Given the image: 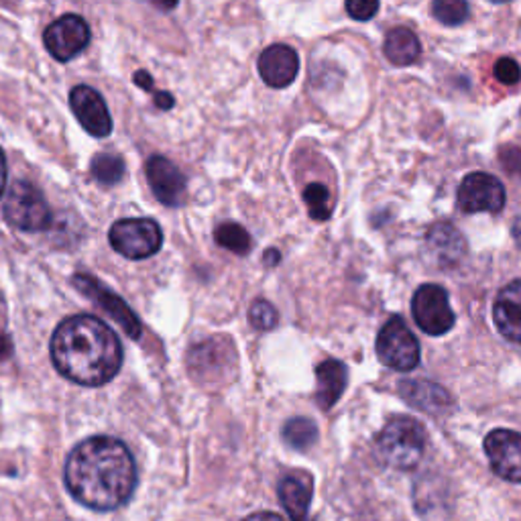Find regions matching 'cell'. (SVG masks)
<instances>
[{
    "label": "cell",
    "mask_w": 521,
    "mask_h": 521,
    "mask_svg": "<svg viewBox=\"0 0 521 521\" xmlns=\"http://www.w3.org/2000/svg\"><path fill=\"white\" fill-rule=\"evenodd\" d=\"M149 186L157 200L165 206H180L186 198V178L170 159L154 155L145 167Z\"/></svg>",
    "instance_id": "cell-14"
},
{
    "label": "cell",
    "mask_w": 521,
    "mask_h": 521,
    "mask_svg": "<svg viewBox=\"0 0 521 521\" xmlns=\"http://www.w3.org/2000/svg\"><path fill=\"white\" fill-rule=\"evenodd\" d=\"M377 11H379V3H377V0H349L347 3V13L355 21L373 19Z\"/></svg>",
    "instance_id": "cell-29"
},
{
    "label": "cell",
    "mask_w": 521,
    "mask_h": 521,
    "mask_svg": "<svg viewBox=\"0 0 521 521\" xmlns=\"http://www.w3.org/2000/svg\"><path fill=\"white\" fill-rule=\"evenodd\" d=\"M43 43L55 60L70 61L90 43V27L79 14H66L45 29Z\"/></svg>",
    "instance_id": "cell-10"
},
{
    "label": "cell",
    "mask_w": 521,
    "mask_h": 521,
    "mask_svg": "<svg viewBox=\"0 0 521 521\" xmlns=\"http://www.w3.org/2000/svg\"><path fill=\"white\" fill-rule=\"evenodd\" d=\"M426 440V428L418 420L402 415V418L391 420L377 436V452L387 467L412 470L422 461Z\"/></svg>",
    "instance_id": "cell-3"
},
{
    "label": "cell",
    "mask_w": 521,
    "mask_h": 521,
    "mask_svg": "<svg viewBox=\"0 0 521 521\" xmlns=\"http://www.w3.org/2000/svg\"><path fill=\"white\" fill-rule=\"evenodd\" d=\"M11 355H13V342L9 339V334L0 330V360L11 358Z\"/></svg>",
    "instance_id": "cell-30"
},
{
    "label": "cell",
    "mask_w": 521,
    "mask_h": 521,
    "mask_svg": "<svg viewBox=\"0 0 521 521\" xmlns=\"http://www.w3.org/2000/svg\"><path fill=\"white\" fill-rule=\"evenodd\" d=\"M243 521H284L279 516H275V513H267V511H261V513H253V516H248L245 517Z\"/></svg>",
    "instance_id": "cell-34"
},
{
    "label": "cell",
    "mask_w": 521,
    "mask_h": 521,
    "mask_svg": "<svg viewBox=\"0 0 521 521\" xmlns=\"http://www.w3.org/2000/svg\"><path fill=\"white\" fill-rule=\"evenodd\" d=\"M493 318L503 339L521 344V279L505 285L497 295Z\"/></svg>",
    "instance_id": "cell-18"
},
{
    "label": "cell",
    "mask_w": 521,
    "mask_h": 521,
    "mask_svg": "<svg viewBox=\"0 0 521 521\" xmlns=\"http://www.w3.org/2000/svg\"><path fill=\"white\" fill-rule=\"evenodd\" d=\"M485 454L497 477L521 483V434L513 430H493L485 438Z\"/></svg>",
    "instance_id": "cell-11"
},
{
    "label": "cell",
    "mask_w": 521,
    "mask_h": 521,
    "mask_svg": "<svg viewBox=\"0 0 521 521\" xmlns=\"http://www.w3.org/2000/svg\"><path fill=\"white\" fill-rule=\"evenodd\" d=\"M6 175H9V170H6V157H5V154H3V149H0V196L5 194Z\"/></svg>",
    "instance_id": "cell-33"
},
{
    "label": "cell",
    "mask_w": 521,
    "mask_h": 521,
    "mask_svg": "<svg viewBox=\"0 0 521 521\" xmlns=\"http://www.w3.org/2000/svg\"><path fill=\"white\" fill-rule=\"evenodd\" d=\"M432 13L434 17L448 27H456L469 17V5L464 0H436L432 5Z\"/></svg>",
    "instance_id": "cell-26"
},
{
    "label": "cell",
    "mask_w": 521,
    "mask_h": 521,
    "mask_svg": "<svg viewBox=\"0 0 521 521\" xmlns=\"http://www.w3.org/2000/svg\"><path fill=\"white\" fill-rule=\"evenodd\" d=\"M63 480L76 501L94 511H115L137 487V464L128 446L112 436H94L68 454Z\"/></svg>",
    "instance_id": "cell-1"
},
{
    "label": "cell",
    "mask_w": 521,
    "mask_h": 521,
    "mask_svg": "<svg viewBox=\"0 0 521 521\" xmlns=\"http://www.w3.org/2000/svg\"><path fill=\"white\" fill-rule=\"evenodd\" d=\"M277 261H279V253L277 251L265 253V263H267V265H277Z\"/></svg>",
    "instance_id": "cell-36"
},
{
    "label": "cell",
    "mask_w": 521,
    "mask_h": 521,
    "mask_svg": "<svg viewBox=\"0 0 521 521\" xmlns=\"http://www.w3.org/2000/svg\"><path fill=\"white\" fill-rule=\"evenodd\" d=\"M511 235H513V238H516L517 247L521 248V216H519V219H516V222L511 224Z\"/></svg>",
    "instance_id": "cell-35"
},
{
    "label": "cell",
    "mask_w": 521,
    "mask_h": 521,
    "mask_svg": "<svg viewBox=\"0 0 521 521\" xmlns=\"http://www.w3.org/2000/svg\"><path fill=\"white\" fill-rule=\"evenodd\" d=\"M385 58H387L397 68H407L420 60L422 47L420 39L407 27H395L391 29L387 37H385L383 45Z\"/></svg>",
    "instance_id": "cell-21"
},
{
    "label": "cell",
    "mask_w": 521,
    "mask_h": 521,
    "mask_svg": "<svg viewBox=\"0 0 521 521\" xmlns=\"http://www.w3.org/2000/svg\"><path fill=\"white\" fill-rule=\"evenodd\" d=\"M108 240L118 255L141 261L159 253L163 245V232L151 219H123L112 224Z\"/></svg>",
    "instance_id": "cell-5"
},
{
    "label": "cell",
    "mask_w": 521,
    "mask_h": 521,
    "mask_svg": "<svg viewBox=\"0 0 521 521\" xmlns=\"http://www.w3.org/2000/svg\"><path fill=\"white\" fill-rule=\"evenodd\" d=\"M456 204L464 214H499L505 206V188L491 173H469L461 181Z\"/></svg>",
    "instance_id": "cell-9"
},
{
    "label": "cell",
    "mask_w": 521,
    "mask_h": 521,
    "mask_svg": "<svg viewBox=\"0 0 521 521\" xmlns=\"http://www.w3.org/2000/svg\"><path fill=\"white\" fill-rule=\"evenodd\" d=\"M412 314L415 324L430 336H442L454 326V312L451 310L448 293L436 284L420 285L415 290Z\"/></svg>",
    "instance_id": "cell-8"
},
{
    "label": "cell",
    "mask_w": 521,
    "mask_h": 521,
    "mask_svg": "<svg viewBox=\"0 0 521 521\" xmlns=\"http://www.w3.org/2000/svg\"><path fill=\"white\" fill-rule=\"evenodd\" d=\"M277 495L292 521H308L312 495H314V479L306 470L287 472L279 480Z\"/></svg>",
    "instance_id": "cell-15"
},
{
    "label": "cell",
    "mask_w": 521,
    "mask_h": 521,
    "mask_svg": "<svg viewBox=\"0 0 521 521\" xmlns=\"http://www.w3.org/2000/svg\"><path fill=\"white\" fill-rule=\"evenodd\" d=\"M300 71V58L287 45H271L259 58V74L271 88L290 86Z\"/></svg>",
    "instance_id": "cell-16"
},
{
    "label": "cell",
    "mask_w": 521,
    "mask_h": 521,
    "mask_svg": "<svg viewBox=\"0 0 521 521\" xmlns=\"http://www.w3.org/2000/svg\"><path fill=\"white\" fill-rule=\"evenodd\" d=\"M316 402L322 410H330V407L342 397L344 389L349 385V368L340 360L328 358L320 363L316 368Z\"/></svg>",
    "instance_id": "cell-20"
},
{
    "label": "cell",
    "mask_w": 521,
    "mask_h": 521,
    "mask_svg": "<svg viewBox=\"0 0 521 521\" xmlns=\"http://www.w3.org/2000/svg\"><path fill=\"white\" fill-rule=\"evenodd\" d=\"M375 349L381 363L399 373H410L420 363V342L399 316L389 318L381 328Z\"/></svg>",
    "instance_id": "cell-6"
},
{
    "label": "cell",
    "mask_w": 521,
    "mask_h": 521,
    "mask_svg": "<svg viewBox=\"0 0 521 521\" xmlns=\"http://www.w3.org/2000/svg\"><path fill=\"white\" fill-rule=\"evenodd\" d=\"M70 107L74 110L76 118L79 120L88 133L94 137H108L112 133V118L107 102L90 86H76L70 92Z\"/></svg>",
    "instance_id": "cell-13"
},
{
    "label": "cell",
    "mask_w": 521,
    "mask_h": 521,
    "mask_svg": "<svg viewBox=\"0 0 521 521\" xmlns=\"http://www.w3.org/2000/svg\"><path fill=\"white\" fill-rule=\"evenodd\" d=\"M214 240L222 248H227V251L240 255V256L251 253V247H253L251 235H248L247 228H243L237 222L220 224V227L214 230Z\"/></svg>",
    "instance_id": "cell-22"
},
{
    "label": "cell",
    "mask_w": 521,
    "mask_h": 521,
    "mask_svg": "<svg viewBox=\"0 0 521 521\" xmlns=\"http://www.w3.org/2000/svg\"><path fill=\"white\" fill-rule=\"evenodd\" d=\"M135 82H137L141 88H145V90L154 92V78H151L147 71H137V74H135Z\"/></svg>",
    "instance_id": "cell-32"
},
{
    "label": "cell",
    "mask_w": 521,
    "mask_h": 521,
    "mask_svg": "<svg viewBox=\"0 0 521 521\" xmlns=\"http://www.w3.org/2000/svg\"><path fill=\"white\" fill-rule=\"evenodd\" d=\"M284 440L295 451H308L316 444L318 426L310 418H293L284 426Z\"/></svg>",
    "instance_id": "cell-23"
},
{
    "label": "cell",
    "mask_w": 521,
    "mask_h": 521,
    "mask_svg": "<svg viewBox=\"0 0 521 521\" xmlns=\"http://www.w3.org/2000/svg\"><path fill=\"white\" fill-rule=\"evenodd\" d=\"M399 394L407 404L418 407L422 412L440 414L448 410L452 404V397L448 395L444 387L428 379H404L399 381Z\"/></svg>",
    "instance_id": "cell-19"
},
{
    "label": "cell",
    "mask_w": 521,
    "mask_h": 521,
    "mask_svg": "<svg viewBox=\"0 0 521 521\" xmlns=\"http://www.w3.org/2000/svg\"><path fill=\"white\" fill-rule=\"evenodd\" d=\"M5 219L19 230L39 232L50 227L51 210L42 190L27 180H17L5 200Z\"/></svg>",
    "instance_id": "cell-4"
},
{
    "label": "cell",
    "mask_w": 521,
    "mask_h": 521,
    "mask_svg": "<svg viewBox=\"0 0 521 521\" xmlns=\"http://www.w3.org/2000/svg\"><path fill=\"white\" fill-rule=\"evenodd\" d=\"M237 352L228 339H208L191 347L188 355V368L194 381L212 385L227 383L235 373Z\"/></svg>",
    "instance_id": "cell-7"
},
{
    "label": "cell",
    "mask_w": 521,
    "mask_h": 521,
    "mask_svg": "<svg viewBox=\"0 0 521 521\" xmlns=\"http://www.w3.org/2000/svg\"><path fill=\"white\" fill-rule=\"evenodd\" d=\"M74 285L86 295V298H90L96 306H102V310L107 312V314L115 320L120 328H123L126 336H131V339H139L141 336L139 318L133 314L131 308H128L126 303L118 298V295H115L100 282H96L92 275H86V274L74 275Z\"/></svg>",
    "instance_id": "cell-12"
},
{
    "label": "cell",
    "mask_w": 521,
    "mask_h": 521,
    "mask_svg": "<svg viewBox=\"0 0 521 521\" xmlns=\"http://www.w3.org/2000/svg\"><path fill=\"white\" fill-rule=\"evenodd\" d=\"M155 96V104L162 110H167V108H172L173 107V96L172 94H167V92H154Z\"/></svg>",
    "instance_id": "cell-31"
},
{
    "label": "cell",
    "mask_w": 521,
    "mask_h": 521,
    "mask_svg": "<svg viewBox=\"0 0 521 521\" xmlns=\"http://www.w3.org/2000/svg\"><path fill=\"white\" fill-rule=\"evenodd\" d=\"M90 172L96 181L104 186H115L125 175V162L115 154H100L92 159Z\"/></svg>",
    "instance_id": "cell-25"
},
{
    "label": "cell",
    "mask_w": 521,
    "mask_h": 521,
    "mask_svg": "<svg viewBox=\"0 0 521 521\" xmlns=\"http://www.w3.org/2000/svg\"><path fill=\"white\" fill-rule=\"evenodd\" d=\"M303 202H306L312 219L318 222H324L332 216V194L324 183H310V186L303 190Z\"/></svg>",
    "instance_id": "cell-24"
},
{
    "label": "cell",
    "mask_w": 521,
    "mask_h": 521,
    "mask_svg": "<svg viewBox=\"0 0 521 521\" xmlns=\"http://www.w3.org/2000/svg\"><path fill=\"white\" fill-rule=\"evenodd\" d=\"M493 74L501 84L511 86V84H517L521 79V68L516 60L501 58V60H497Z\"/></svg>",
    "instance_id": "cell-28"
},
{
    "label": "cell",
    "mask_w": 521,
    "mask_h": 521,
    "mask_svg": "<svg viewBox=\"0 0 521 521\" xmlns=\"http://www.w3.org/2000/svg\"><path fill=\"white\" fill-rule=\"evenodd\" d=\"M248 322L256 330H274L279 322V314L274 303H269L267 300H256L253 302L251 310H248Z\"/></svg>",
    "instance_id": "cell-27"
},
{
    "label": "cell",
    "mask_w": 521,
    "mask_h": 521,
    "mask_svg": "<svg viewBox=\"0 0 521 521\" xmlns=\"http://www.w3.org/2000/svg\"><path fill=\"white\" fill-rule=\"evenodd\" d=\"M51 358L66 379L84 387H100L120 371L123 344L100 318L78 314L55 328Z\"/></svg>",
    "instance_id": "cell-2"
},
{
    "label": "cell",
    "mask_w": 521,
    "mask_h": 521,
    "mask_svg": "<svg viewBox=\"0 0 521 521\" xmlns=\"http://www.w3.org/2000/svg\"><path fill=\"white\" fill-rule=\"evenodd\" d=\"M426 248L438 267H452L462 261L464 253H467V243L452 224L438 222L428 230Z\"/></svg>",
    "instance_id": "cell-17"
}]
</instances>
